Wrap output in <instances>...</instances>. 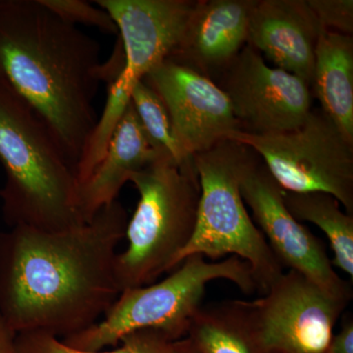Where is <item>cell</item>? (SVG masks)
<instances>
[{
  "label": "cell",
  "mask_w": 353,
  "mask_h": 353,
  "mask_svg": "<svg viewBox=\"0 0 353 353\" xmlns=\"http://www.w3.org/2000/svg\"><path fill=\"white\" fill-rule=\"evenodd\" d=\"M128 221L117 199L71 229L0 232V313L16 334L65 339L102 319L121 294L116 259Z\"/></svg>",
  "instance_id": "1"
},
{
  "label": "cell",
  "mask_w": 353,
  "mask_h": 353,
  "mask_svg": "<svg viewBox=\"0 0 353 353\" xmlns=\"http://www.w3.org/2000/svg\"><path fill=\"white\" fill-rule=\"evenodd\" d=\"M101 46L41 0H0V79L54 134L74 170L97 125Z\"/></svg>",
  "instance_id": "2"
},
{
  "label": "cell",
  "mask_w": 353,
  "mask_h": 353,
  "mask_svg": "<svg viewBox=\"0 0 353 353\" xmlns=\"http://www.w3.org/2000/svg\"><path fill=\"white\" fill-rule=\"evenodd\" d=\"M0 190L9 228L57 232L85 224L75 170L54 134L27 102L0 79Z\"/></svg>",
  "instance_id": "3"
},
{
  "label": "cell",
  "mask_w": 353,
  "mask_h": 353,
  "mask_svg": "<svg viewBox=\"0 0 353 353\" xmlns=\"http://www.w3.org/2000/svg\"><path fill=\"white\" fill-rule=\"evenodd\" d=\"M130 182L139 201L128 221V246L118 252L116 277L121 289L153 284L174 265L194 234L201 185L194 162L179 166L162 157L134 174Z\"/></svg>",
  "instance_id": "4"
},
{
  "label": "cell",
  "mask_w": 353,
  "mask_h": 353,
  "mask_svg": "<svg viewBox=\"0 0 353 353\" xmlns=\"http://www.w3.org/2000/svg\"><path fill=\"white\" fill-rule=\"evenodd\" d=\"M220 279L234 283L245 294L259 290L250 265L239 257L208 262L202 255H192L164 280L123 290L101 320L61 341L82 352H101L143 329L159 330L174 341L182 340L201 307L206 285Z\"/></svg>",
  "instance_id": "5"
},
{
  "label": "cell",
  "mask_w": 353,
  "mask_h": 353,
  "mask_svg": "<svg viewBox=\"0 0 353 353\" xmlns=\"http://www.w3.org/2000/svg\"><path fill=\"white\" fill-rule=\"evenodd\" d=\"M250 153L248 146L228 139L194 155L201 185L196 229L174 269L192 255L212 260L236 256L250 265L259 292L265 294L284 268L248 215L241 194V176Z\"/></svg>",
  "instance_id": "6"
},
{
  "label": "cell",
  "mask_w": 353,
  "mask_h": 353,
  "mask_svg": "<svg viewBox=\"0 0 353 353\" xmlns=\"http://www.w3.org/2000/svg\"><path fill=\"white\" fill-rule=\"evenodd\" d=\"M229 139L256 153L285 192H326L353 216V143L321 109H312L292 131H239Z\"/></svg>",
  "instance_id": "7"
},
{
  "label": "cell",
  "mask_w": 353,
  "mask_h": 353,
  "mask_svg": "<svg viewBox=\"0 0 353 353\" xmlns=\"http://www.w3.org/2000/svg\"><path fill=\"white\" fill-rule=\"evenodd\" d=\"M350 303L289 270L263 296L243 305L265 353H327Z\"/></svg>",
  "instance_id": "8"
},
{
  "label": "cell",
  "mask_w": 353,
  "mask_h": 353,
  "mask_svg": "<svg viewBox=\"0 0 353 353\" xmlns=\"http://www.w3.org/2000/svg\"><path fill=\"white\" fill-rule=\"evenodd\" d=\"M240 190L283 268L301 274L333 296L352 299V285L334 272L324 243L290 214L282 188L252 150L243 166Z\"/></svg>",
  "instance_id": "9"
},
{
  "label": "cell",
  "mask_w": 353,
  "mask_h": 353,
  "mask_svg": "<svg viewBox=\"0 0 353 353\" xmlns=\"http://www.w3.org/2000/svg\"><path fill=\"white\" fill-rule=\"evenodd\" d=\"M219 87L231 102L241 131L254 134L292 131L312 110L310 87L303 79L272 68L246 44L221 74Z\"/></svg>",
  "instance_id": "10"
},
{
  "label": "cell",
  "mask_w": 353,
  "mask_h": 353,
  "mask_svg": "<svg viewBox=\"0 0 353 353\" xmlns=\"http://www.w3.org/2000/svg\"><path fill=\"white\" fill-rule=\"evenodd\" d=\"M143 81L161 99L176 138L190 157L241 131L227 94L196 70L168 58Z\"/></svg>",
  "instance_id": "11"
},
{
  "label": "cell",
  "mask_w": 353,
  "mask_h": 353,
  "mask_svg": "<svg viewBox=\"0 0 353 353\" xmlns=\"http://www.w3.org/2000/svg\"><path fill=\"white\" fill-rule=\"evenodd\" d=\"M118 28L125 52L120 82L134 88L175 52L182 39L192 0H97Z\"/></svg>",
  "instance_id": "12"
},
{
  "label": "cell",
  "mask_w": 353,
  "mask_h": 353,
  "mask_svg": "<svg viewBox=\"0 0 353 353\" xmlns=\"http://www.w3.org/2000/svg\"><path fill=\"white\" fill-rule=\"evenodd\" d=\"M324 31L307 0H255L248 43L311 87L316 46Z\"/></svg>",
  "instance_id": "13"
},
{
  "label": "cell",
  "mask_w": 353,
  "mask_h": 353,
  "mask_svg": "<svg viewBox=\"0 0 353 353\" xmlns=\"http://www.w3.org/2000/svg\"><path fill=\"white\" fill-rule=\"evenodd\" d=\"M255 0L196 1L182 39L169 59L211 79L221 75L248 44Z\"/></svg>",
  "instance_id": "14"
},
{
  "label": "cell",
  "mask_w": 353,
  "mask_h": 353,
  "mask_svg": "<svg viewBox=\"0 0 353 353\" xmlns=\"http://www.w3.org/2000/svg\"><path fill=\"white\" fill-rule=\"evenodd\" d=\"M162 157H169L153 145L130 101L103 157L79 187V208L83 222H90L102 208L117 201L121 190L134 174Z\"/></svg>",
  "instance_id": "15"
},
{
  "label": "cell",
  "mask_w": 353,
  "mask_h": 353,
  "mask_svg": "<svg viewBox=\"0 0 353 353\" xmlns=\"http://www.w3.org/2000/svg\"><path fill=\"white\" fill-rule=\"evenodd\" d=\"M321 110L353 143V37L324 31L315 50L312 85Z\"/></svg>",
  "instance_id": "16"
},
{
  "label": "cell",
  "mask_w": 353,
  "mask_h": 353,
  "mask_svg": "<svg viewBox=\"0 0 353 353\" xmlns=\"http://www.w3.org/2000/svg\"><path fill=\"white\" fill-rule=\"evenodd\" d=\"M185 338L199 353H265L243 301L201 306L192 317Z\"/></svg>",
  "instance_id": "17"
},
{
  "label": "cell",
  "mask_w": 353,
  "mask_h": 353,
  "mask_svg": "<svg viewBox=\"0 0 353 353\" xmlns=\"http://www.w3.org/2000/svg\"><path fill=\"white\" fill-rule=\"evenodd\" d=\"M288 210L299 222L319 227L330 241L332 265L353 280V216L341 209L338 199L326 192H290L283 190Z\"/></svg>",
  "instance_id": "18"
},
{
  "label": "cell",
  "mask_w": 353,
  "mask_h": 353,
  "mask_svg": "<svg viewBox=\"0 0 353 353\" xmlns=\"http://www.w3.org/2000/svg\"><path fill=\"white\" fill-rule=\"evenodd\" d=\"M131 101L146 134L157 150L179 166L194 162V157L188 154L176 138L170 116L161 99L145 81H139L134 88Z\"/></svg>",
  "instance_id": "19"
},
{
  "label": "cell",
  "mask_w": 353,
  "mask_h": 353,
  "mask_svg": "<svg viewBox=\"0 0 353 353\" xmlns=\"http://www.w3.org/2000/svg\"><path fill=\"white\" fill-rule=\"evenodd\" d=\"M176 341L159 330L143 329L125 336L117 350L82 352L65 345L52 334L24 333L17 334L16 353H175Z\"/></svg>",
  "instance_id": "20"
},
{
  "label": "cell",
  "mask_w": 353,
  "mask_h": 353,
  "mask_svg": "<svg viewBox=\"0 0 353 353\" xmlns=\"http://www.w3.org/2000/svg\"><path fill=\"white\" fill-rule=\"evenodd\" d=\"M70 24L94 27L106 34H118V28L111 16L101 7L83 0H41Z\"/></svg>",
  "instance_id": "21"
},
{
  "label": "cell",
  "mask_w": 353,
  "mask_h": 353,
  "mask_svg": "<svg viewBox=\"0 0 353 353\" xmlns=\"http://www.w3.org/2000/svg\"><path fill=\"white\" fill-rule=\"evenodd\" d=\"M307 3L325 31L352 36V0H307Z\"/></svg>",
  "instance_id": "22"
},
{
  "label": "cell",
  "mask_w": 353,
  "mask_h": 353,
  "mask_svg": "<svg viewBox=\"0 0 353 353\" xmlns=\"http://www.w3.org/2000/svg\"><path fill=\"white\" fill-rule=\"evenodd\" d=\"M327 353H353V317L352 313L343 316L341 328L334 334Z\"/></svg>",
  "instance_id": "23"
},
{
  "label": "cell",
  "mask_w": 353,
  "mask_h": 353,
  "mask_svg": "<svg viewBox=\"0 0 353 353\" xmlns=\"http://www.w3.org/2000/svg\"><path fill=\"white\" fill-rule=\"evenodd\" d=\"M17 334L0 313V353H16Z\"/></svg>",
  "instance_id": "24"
},
{
  "label": "cell",
  "mask_w": 353,
  "mask_h": 353,
  "mask_svg": "<svg viewBox=\"0 0 353 353\" xmlns=\"http://www.w3.org/2000/svg\"><path fill=\"white\" fill-rule=\"evenodd\" d=\"M175 353H199L194 345L188 338L176 341L175 343Z\"/></svg>",
  "instance_id": "25"
}]
</instances>
